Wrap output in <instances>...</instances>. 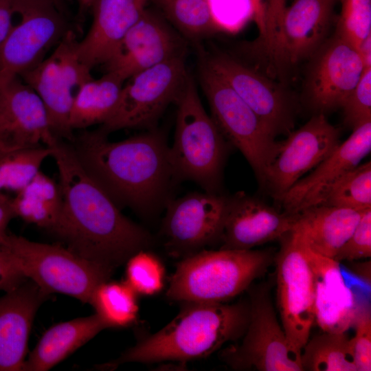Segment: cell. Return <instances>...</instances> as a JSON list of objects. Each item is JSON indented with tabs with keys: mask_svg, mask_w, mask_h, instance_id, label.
Masks as SVG:
<instances>
[{
	"mask_svg": "<svg viewBox=\"0 0 371 371\" xmlns=\"http://www.w3.org/2000/svg\"><path fill=\"white\" fill-rule=\"evenodd\" d=\"M52 148L59 176L63 210L54 232L81 258L114 271L153 243L151 234L120 207L87 171L71 145L54 137Z\"/></svg>",
	"mask_w": 371,
	"mask_h": 371,
	"instance_id": "obj_1",
	"label": "cell"
},
{
	"mask_svg": "<svg viewBox=\"0 0 371 371\" xmlns=\"http://www.w3.org/2000/svg\"><path fill=\"white\" fill-rule=\"evenodd\" d=\"M71 145L87 171L121 206L148 216L165 207L175 183L164 134L154 128L111 142L98 131Z\"/></svg>",
	"mask_w": 371,
	"mask_h": 371,
	"instance_id": "obj_2",
	"label": "cell"
},
{
	"mask_svg": "<svg viewBox=\"0 0 371 371\" xmlns=\"http://www.w3.org/2000/svg\"><path fill=\"white\" fill-rule=\"evenodd\" d=\"M249 313V302H183L179 314L169 324L138 341L120 357L104 364V368H116L125 363H186L204 358L227 342L241 338Z\"/></svg>",
	"mask_w": 371,
	"mask_h": 371,
	"instance_id": "obj_3",
	"label": "cell"
},
{
	"mask_svg": "<svg viewBox=\"0 0 371 371\" xmlns=\"http://www.w3.org/2000/svg\"><path fill=\"white\" fill-rule=\"evenodd\" d=\"M271 262L263 250L205 249L177 264L166 295L183 303H223L247 290Z\"/></svg>",
	"mask_w": 371,
	"mask_h": 371,
	"instance_id": "obj_4",
	"label": "cell"
},
{
	"mask_svg": "<svg viewBox=\"0 0 371 371\" xmlns=\"http://www.w3.org/2000/svg\"><path fill=\"white\" fill-rule=\"evenodd\" d=\"M175 103V132L168 149L174 180L191 181L218 194L227 143L205 110L190 74Z\"/></svg>",
	"mask_w": 371,
	"mask_h": 371,
	"instance_id": "obj_5",
	"label": "cell"
},
{
	"mask_svg": "<svg viewBox=\"0 0 371 371\" xmlns=\"http://www.w3.org/2000/svg\"><path fill=\"white\" fill-rule=\"evenodd\" d=\"M0 245L14 255L27 278L49 295L65 294L90 303L96 287L113 273L67 247L32 241L8 232L0 238Z\"/></svg>",
	"mask_w": 371,
	"mask_h": 371,
	"instance_id": "obj_6",
	"label": "cell"
},
{
	"mask_svg": "<svg viewBox=\"0 0 371 371\" xmlns=\"http://www.w3.org/2000/svg\"><path fill=\"white\" fill-rule=\"evenodd\" d=\"M199 73L212 120L225 139L244 155L262 183L280 142L233 89L201 59Z\"/></svg>",
	"mask_w": 371,
	"mask_h": 371,
	"instance_id": "obj_7",
	"label": "cell"
},
{
	"mask_svg": "<svg viewBox=\"0 0 371 371\" xmlns=\"http://www.w3.org/2000/svg\"><path fill=\"white\" fill-rule=\"evenodd\" d=\"M249 322L240 343L225 348L221 360L235 370L302 371L301 353L289 344L272 304L269 286L250 290Z\"/></svg>",
	"mask_w": 371,
	"mask_h": 371,
	"instance_id": "obj_8",
	"label": "cell"
},
{
	"mask_svg": "<svg viewBox=\"0 0 371 371\" xmlns=\"http://www.w3.org/2000/svg\"><path fill=\"white\" fill-rule=\"evenodd\" d=\"M188 75L181 55L133 76L123 85L113 113L98 131L107 136L124 128H154L165 109L177 100Z\"/></svg>",
	"mask_w": 371,
	"mask_h": 371,
	"instance_id": "obj_9",
	"label": "cell"
},
{
	"mask_svg": "<svg viewBox=\"0 0 371 371\" xmlns=\"http://www.w3.org/2000/svg\"><path fill=\"white\" fill-rule=\"evenodd\" d=\"M78 43L68 30L48 57L19 76L43 102L53 134L70 142L74 138L69 125L74 91L93 78L79 56Z\"/></svg>",
	"mask_w": 371,
	"mask_h": 371,
	"instance_id": "obj_10",
	"label": "cell"
},
{
	"mask_svg": "<svg viewBox=\"0 0 371 371\" xmlns=\"http://www.w3.org/2000/svg\"><path fill=\"white\" fill-rule=\"evenodd\" d=\"M276 256L277 305L291 346L301 353L315 321V282L306 245L292 230Z\"/></svg>",
	"mask_w": 371,
	"mask_h": 371,
	"instance_id": "obj_11",
	"label": "cell"
},
{
	"mask_svg": "<svg viewBox=\"0 0 371 371\" xmlns=\"http://www.w3.org/2000/svg\"><path fill=\"white\" fill-rule=\"evenodd\" d=\"M19 23L0 45V83L20 76L40 63L69 30L51 0H19Z\"/></svg>",
	"mask_w": 371,
	"mask_h": 371,
	"instance_id": "obj_12",
	"label": "cell"
},
{
	"mask_svg": "<svg viewBox=\"0 0 371 371\" xmlns=\"http://www.w3.org/2000/svg\"><path fill=\"white\" fill-rule=\"evenodd\" d=\"M227 197L194 192L166 203L161 225L168 252L182 258L219 241Z\"/></svg>",
	"mask_w": 371,
	"mask_h": 371,
	"instance_id": "obj_13",
	"label": "cell"
},
{
	"mask_svg": "<svg viewBox=\"0 0 371 371\" xmlns=\"http://www.w3.org/2000/svg\"><path fill=\"white\" fill-rule=\"evenodd\" d=\"M339 138V130L329 123L324 113L315 115L280 142L278 153L267 168L261 183L279 199L337 147Z\"/></svg>",
	"mask_w": 371,
	"mask_h": 371,
	"instance_id": "obj_14",
	"label": "cell"
},
{
	"mask_svg": "<svg viewBox=\"0 0 371 371\" xmlns=\"http://www.w3.org/2000/svg\"><path fill=\"white\" fill-rule=\"evenodd\" d=\"M200 59L233 89L275 137L291 132L293 106L282 87L225 54L201 53Z\"/></svg>",
	"mask_w": 371,
	"mask_h": 371,
	"instance_id": "obj_15",
	"label": "cell"
},
{
	"mask_svg": "<svg viewBox=\"0 0 371 371\" xmlns=\"http://www.w3.org/2000/svg\"><path fill=\"white\" fill-rule=\"evenodd\" d=\"M305 94L318 113L342 107L366 67L361 53L336 34L311 56Z\"/></svg>",
	"mask_w": 371,
	"mask_h": 371,
	"instance_id": "obj_16",
	"label": "cell"
},
{
	"mask_svg": "<svg viewBox=\"0 0 371 371\" xmlns=\"http://www.w3.org/2000/svg\"><path fill=\"white\" fill-rule=\"evenodd\" d=\"M181 38L164 16L146 9L121 39L104 64L124 81L133 76L178 56L184 55Z\"/></svg>",
	"mask_w": 371,
	"mask_h": 371,
	"instance_id": "obj_17",
	"label": "cell"
},
{
	"mask_svg": "<svg viewBox=\"0 0 371 371\" xmlns=\"http://www.w3.org/2000/svg\"><path fill=\"white\" fill-rule=\"evenodd\" d=\"M55 135L43 102L18 76L0 83V147L7 152L47 146Z\"/></svg>",
	"mask_w": 371,
	"mask_h": 371,
	"instance_id": "obj_18",
	"label": "cell"
},
{
	"mask_svg": "<svg viewBox=\"0 0 371 371\" xmlns=\"http://www.w3.org/2000/svg\"><path fill=\"white\" fill-rule=\"evenodd\" d=\"M371 149V122L355 129L308 175L299 179L279 199L284 212L298 214L319 205L331 187L357 167Z\"/></svg>",
	"mask_w": 371,
	"mask_h": 371,
	"instance_id": "obj_19",
	"label": "cell"
},
{
	"mask_svg": "<svg viewBox=\"0 0 371 371\" xmlns=\"http://www.w3.org/2000/svg\"><path fill=\"white\" fill-rule=\"evenodd\" d=\"M297 216L280 213L243 192L227 197L220 249L248 250L280 239L294 229Z\"/></svg>",
	"mask_w": 371,
	"mask_h": 371,
	"instance_id": "obj_20",
	"label": "cell"
},
{
	"mask_svg": "<svg viewBox=\"0 0 371 371\" xmlns=\"http://www.w3.org/2000/svg\"><path fill=\"white\" fill-rule=\"evenodd\" d=\"M336 0H294L286 8L271 55L280 65L311 57L324 43Z\"/></svg>",
	"mask_w": 371,
	"mask_h": 371,
	"instance_id": "obj_21",
	"label": "cell"
},
{
	"mask_svg": "<svg viewBox=\"0 0 371 371\" xmlns=\"http://www.w3.org/2000/svg\"><path fill=\"white\" fill-rule=\"evenodd\" d=\"M49 296L27 279L0 297V371H22L34 317Z\"/></svg>",
	"mask_w": 371,
	"mask_h": 371,
	"instance_id": "obj_22",
	"label": "cell"
},
{
	"mask_svg": "<svg viewBox=\"0 0 371 371\" xmlns=\"http://www.w3.org/2000/svg\"><path fill=\"white\" fill-rule=\"evenodd\" d=\"M306 251L315 282V321L324 332L346 333L354 326L363 302L347 286L338 261L306 245Z\"/></svg>",
	"mask_w": 371,
	"mask_h": 371,
	"instance_id": "obj_23",
	"label": "cell"
},
{
	"mask_svg": "<svg viewBox=\"0 0 371 371\" xmlns=\"http://www.w3.org/2000/svg\"><path fill=\"white\" fill-rule=\"evenodd\" d=\"M150 0H93V21L78 43L84 64L92 69L104 65L129 29L140 19Z\"/></svg>",
	"mask_w": 371,
	"mask_h": 371,
	"instance_id": "obj_24",
	"label": "cell"
},
{
	"mask_svg": "<svg viewBox=\"0 0 371 371\" xmlns=\"http://www.w3.org/2000/svg\"><path fill=\"white\" fill-rule=\"evenodd\" d=\"M365 210L318 205L298 214L293 230L311 251L334 259Z\"/></svg>",
	"mask_w": 371,
	"mask_h": 371,
	"instance_id": "obj_25",
	"label": "cell"
},
{
	"mask_svg": "<svg viewBox=\"0 0 371 371\" xmlns=\"http://www.w3.org/2000/svg\"><path fill=\"white\" fill-rule=\"evenodd\" d=\"M107 326L95 314L47 329L26 357L22 371H46L59 363Z\"/></svg>",
	"mask_w": 371,
	"mask_h": 371,
	"instance_id": "obj_26",
	"label": "cell"
},
{
	"mask_svg": "<svg viewBox=\"0 0 371 371\" xmlns=\"http://www.w3.org/2000/svg\"><path fill=\"white\" fill-rule=\"evenodd\" d=\"M124 81L111 72L91 78L77 90L73 100L69 125L72 130L102 124L113 113Z\"/></svg>",
	"mask_w": 371,
	"mask_h": 371,
	"instance_id": "obj_27",
	"label": "cell"
},
{
	"mask_svg": "<svg viewBox=\"0 0 371 371\" xmlns=\"http://www.w3.org/2000/svg\"><path fill=\"white\" fill-rule=\"evenodd\" d=\"M11 203L16 217L56 232L62 215V195L58 183L43 172L12 197Z\"/></svg>",
	"mask_w": 371,
	"mask_h": 371,
	"instance_id": "obj_28",
	"label": "cell"
},
{
	"mask_svg": "<svg viewBox=\"0 0 371 371\" xmlns=\"http://www.w3.org/2000/svg\"><path fill=\"white\" fill-rule=\"evenodd\" d=\"M164 18L186 38L199 41L221 32L211 12L210 0H150Z\"/></svg>",
	"mask_w": 371,
	"mask_h": 371,
	"instance_id": "obj_29",
	"label": "cell"
},
{
	"mask_svg": "<svg viewBox=\"0 0 371 371\" xmlns=\"http://www.w3.org/2000/svg\"><path fill=\"white\" fill-rule=\"evenodd\" d=\"M303 370L357 371L346 333L324 332L308 339L301 352Z\"/></svg>",
	"mask_w": 371,
	"mask_h": 371,
	"instance_id": "obj_30",
	"label": "cell"
},
{
	"mask_svg": "<svg viewBox=\"0 0 371 371\" xmlns=\"http://www.w3.org/2000/svg\"><path fill=\"white\" fill-rule=\"evenodd\" d=\"M137 294L124 282L100 284L94 290L90 304L108 328H123L137 318Z\"/></svg>",
	"mask_w": 371,
	"mask_h": 371,
	"instance_id": "obj_31",
	"label": "cell"
},
{
	"mask_svg": "<svg viewBox=\"0 0 371 371\" xmlns=\"http://www.w3.org/2000/svg\"><path fill=\"white\" fill-rule=\"evenodd\" d=\"M52 148L45 145L9 152L0 160V197L7 192L16 194L36 175L44 161L51 157Z\"/></svg>",
	"mask_w": 371,
	"mask_h": 371,
	"instance_id": "obj_32",
	"label": "cell"
},
{
	"mask_svg": "<svg viewBox=\"0 0 371 371\" xmlns=\"http://www.w3.org/2000/svg\"><path fill=\"white\" fill-rule=\"evenodd\" d=\"M319 205L363 211L371 208V163L358 165L341 177Z\"/></svg>",
	"mask_w": 371,
	"mask_h": 371,
	"instance_id": "obj_33",
	"label": "cell"
},
{
	"mask_svg": "<svg viewBox=\"0 0 371 371\" xmlns=\"http://www.w3.org/2000/svg\"><path fill=\"white\" fill-rule=\"evenodd\" d=\"M126 262L125 282L137 295H153L161 291L165 269L154 254L146 249L140 250Z\"/></svg>",
	"mask_w": 371,
	"mask_h": 371,
	"instance_id": "obj_34",
	"label": "cell"
},
{
	"mask_svg": "<svg viewBox=\"0 0 371 371\" xmlns=\"http://www.w3.org/2000/svg\"><path fill=\"white\" fill-rule=\"evenodd\" d=\"M340 2L341 11L335 34L360 52L363 43L371 36V0H340Z\"/></svg>",
	"mask_w": 371,
	"mask_h": 371,
	"instance_id": "obj_35",
	"label": "cell"
},
{
	"mask_svg": "<svg viewBox=\"0 0 371 371\" xmlns=\"http://www.w3.org/2000/svg\"><path fill=\"white\" fill-rule=\"evenodd\" d=\"M341 108L345 124L352 129L371 122V66L365 67Z\"/></svg>",
	"mask_w": 371,
	"mask_h": 371,
	"instance_id": "obj_36",
	"label": "cell"
},
{
	"mask_svg": "<svg viewBox=\"0 0 371 371\" xmlns=\"http://www.w3.org/2000/svg\"><path fill=\"white\" fill-rule=\"evenodd\" d=\"M353 327L355 333L350 345L356 370L370 371L371 312L368 302L363 303Z\"/></svg>",
	"mask_w": 371,
	"mask_h": 371,
	"instance_id": "obj_37",
	"label": "cell"
},
{
	"mask_svg": "<svg viewBox=\"0 0 371 371\" xmlns=\"http://www.w3.org/2000/svg\"><path fill=\"white\" fill-rule=\"evenodd\" d=\"M371 256V208L366 210L351 236L334 259L353 262Z\"/></svg>",
	"mask_w": 371,
	"mask_h": 371,
	"instance_id": "obj_38",
	"label": "cell"
},
{
	"mask_svg": "<svg viewBox=\"0 0 371 371\" xmlns=\"http://www.w3.org/2000/svg\"><path fill=\"white\" fill-rule=\"evenodd\" d=\"M210 5L221 32L236 30L249 17L253 19L249 0H210Z\"/></svg>",
	"mask_w": 371,
	"mask_h": 371,
	"instance_id": "obj_39",
	"label": "cell"
},
{
	"mask_svg": "<svg viewBox=\"0 0 371 371\" xmlns=\"http://www.w3.org/2000/svg\"><path fill=\"white\" fill-rule=\"evenodd\" d=\"M286 0H266L265 34L260 43L271 56L281 26Z\"/></svg>",
	"mask_w": 371,
	"mask_h": 371,
	"instance_id": "obj_40",
	"label": "cell"
},
{
	"mask_svg": "<svg viewBox=\"0 0 371 371\" xmlns=\"http://www.w3.org/2000/svg\"><path fill=\"white\" fill-rule=\"evenodd\" d=\"M27 279L14 255L0 245V291L12 290Z\"/></svg>",
	"mask_w": 371,
	"mask_h": 371,
	"instance_id": "obj_41",
	"label": "cell"
},
{
	"mask_svg": "<svg viewBox=\"0 0 371 371\" xmlns=\"http://www.w3.org/2000/svg\"><path fill=\"white\" fill-rule=\"evenodd\" d=\"M19 0H0V45L10 32Z\"/></svg>",
	"mask_w": 371,
	"mask_h": 371,
	"instance_id": "obj_42",
	"label": "cell"
},
{
	"mask_svg": "<svg viewBox=\"0 0 371 371\" xmlns=\"http://www.w3.org/2000/svg\"><path fill=\"white\" fill-rule=\"evenodd\" d=\"M11 199L9 196L0 197V238L7 232L10 221L16 217Z\"/></svg>",
	"mask_w": 371,
	"mask_h": 371,
	"instance_id": "obj_43",
	"label": "cell"
},
{
	"mask_svg": "<svg viewBox=\"0 0 371 371\" xmlns=\"http://www.w3.org/2000/svg\"><path fill=\"white\" fill-rule=\"evenodd\" d=\"M253 19L258 28L260 39H262L265 34V19L266 3L265 0H249Z\"/></svg>",
	"mask_w": 371,
	"mask_h": 371,
	"instance_id": "obj_44",
	"label": "cell"
},
{
	"mask_svg": "<svg viewBox=\"0 0 371 371\" xmlns=\"http://www.w3.org/2000/svg\"><path fill=\"white\" fill-rule=\"evenodd\" d=\"M353 272L368 284L370 283V261L355 263L351 267Z\"/></svg>",
	"mask_w": 371,
	"mask_h": 371,
	"instance_id": "obj_45",
	"label": "cell"
},
{
	"mask_svg": "<svg viewBox=\"0 0 371 371\" xmlns=\"http://www.w3.org/2000/svg\"><path fill=\"white\" fill-rule=\"evenodd\" d=\"M78 5V15L84 14L91 9L93 0H76Z\"/></svg>",
	"mask_w": 371,
	"mask_h": 371,
	"instance_id": "obj_46",
	"label": "cell"
},
{
	"mask_svg": "<svg viewBox=\"0 0 371 371\" xmlns=\"http://www.w3.org/2000/svg\"><path fill=\"white\" fill-rule=\"evenodd\" d=\"M60 10L63 11V0H51Z\"/></svg>",
	"mask_w": 371,
	"mask_h": 371,
	"instance_id": "obj_47",
	"label": "cell"
}]
</instances>
